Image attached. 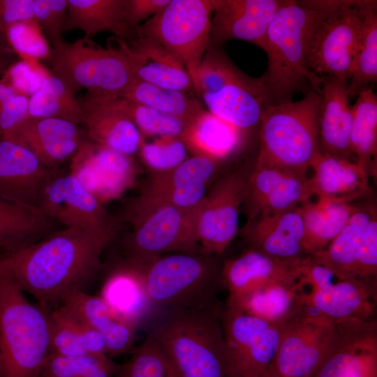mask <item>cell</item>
<instances>
[{"mask_svg": "<svg viewBox=\"0 0 377 377\" xmlns=\"http://www.w3.org/2000/svg\"><path fill=\"white\" fill-rule=\"evenodd\" d=\"M259 377H282V376L278 372L272 362Z\"/></svg>", "mask_w": 377, "mask_h": 377, "instance_id": "56", "label": "cell"}, {"mask_svg": "<svg viewBox=\"0 0 377 377\" xmlns=\"http://www.w3.org/2000/svg\"><path fill=\"white\" fill-rule=\"evenodd\" d=\"M0 47H11L6 36L0 32Z\"/></svg>", "mask_w": 377, "mask_h": 377, "instance_id": "57", "label": "cell"}, {"mask_svg": "<svg viewBox=\"0 0 377 377\" xmlns=\"http://www.w3.org/2000/svg\"><path fill=\"white\" fill-rule=\"evenodd\" d=\"M375 212L374 204L356 206L346 224L329 245L310 256L341 277H357L356 265L363 234Z\"/></svg>", "mask_w": 377, "mask_h": 377, "instance_id": "34", "label": "cell"}, {"mask_svg": "<svg viewBox=\"0 0 377 377\" xmlns=\"http://www.w3.org/2000/svg\"><path fill=\"white\" fill-rule=\"evenodd\" d=\"M322 93L310 88L297 101L267 105L259 124L257 161L306 175L320 153Z\"/></svg>", "mask_w": 377, "mask_h": 377, "instance_id": "5", "label": "cell"}, {"mask_svg": "<svg viewBox=\"0 0 377 377\" xmlns=\"http://www.w3.org/2000/svg\"><path fill=\"white\" fill-rule=\"evenodd\" d=\"M3 81L11 86L18 94L29 98L40 87L45 76L34 73L30 62L27 61L12 64L4 72Z\"/></svg>", "mask_w": 377, "mask_h": 377, "instance_id": "50", "label": "cell"}, {"mask_svg": "<svg viewBox=\"0 0 377 377\" xmlns=\"http://www.w3.org/2000/svg\"><path fill=\"white\" fill-rule=\"evenodd\" d=\"M240 235L253 249L270 257L296 262L306 256L303 246L304 224L299 207L246 221Z\"/></svg>", "mask_w": 377, "mask_h": 377, "instance_id": "21", "label": "cell"}, {"mask_svg": "<svg viewBox=\"0 0 377 377\" xmlns=\"http://www.w3.org/2000/svg\"><path fill=\"white\" fill-rule=\"evenodd\" d=\"M117 101L121 109L135 125L142 137L181 138L184 131L185 124L177 118L124 98L118 97Z\"/></svg>", "mask_w": 377, "mask_h": 377, "instance_id": "44", "label": "cell"}, {"mask_svg": "<svg viewBox=\"0 0 377 377\" xmlns=\"http://www.w3.org/2000/svg\"><path fill=\"white\" fill-rule=\"evenodd\" d=\"M352 106L350 149L355 162L369 176L377 171V96L374 87L362 91Z\"/></svg>", "mask_w": 377, "mask_h": 377, "instance_id": "37", "label": "cell"}, {"mask_svg": "<svg viewBox=\"0 0 377 377\" xmlns=\"http://www.w3.org/2000/svg\"><path fill=\"white\" fill-rule=\"evenodd\" d=\"M84 137L74 123L28 117L0 138L23 146L47 168L57 169L73 157Z\"/></svg>", "mask_w": 377, "mask_h": 377, "instance_id": "20", "label": "cell"}, {"mask_svg": "<svg viewBox=\"0 0 377 377\" xmlns=\"http://www.w3.org/2000/svg\"><path fill=\"white\" fill-rule=\"evenodd\" d=\"M50 353L48 311L28 300L0 260V377H38Z\"/></svg>", "mask_w": 377, "mask_h": 377, "instance_id": "3", "label": "cell"}, {"mask_svg": "<svg viewBox=\"0 0 377 377\" xmlns=\"http://www.w3.org/2000/svg\"><path fill=\"white\" fill-rule=\"evenodd\" d=\"M0 73H4V71H3L2 69H1V68H0Z\"/></svg>", "mask_w": 377, "mask_h": 377, "instance_id": "58", "label": "cell"}, {"mask_svg": "<svg viewBox=\"0 0 377 377\" xmlns=\"http://www.w3.org/2000/svg\"><path fill=\"white\" fill-rule=\"evenodd\" d=\"M118 97L87 92L79 98L85 137L90 141L133 156L144 140L138 128L121 109Z\"/></svg>", "mask_w": 377, "mask_h": 377, "instance_id": "19", "label": "cell"}, {"mask_svg": "<svg viewBox=\"0 0 377 377\" xmlns=\"http://www.w3.org/2000/svg\"><path fill=\"white\" fill-rule=\"evenodd\" d=\"M223 162L191 156L175 168L156 174L147 188H165L193 185H206L216 175Z\"/></svg>", "mask_w": 377, "mask_h": 377, "instance_id": "43", "label": "cell"}, {"mask_svg": "<svg viewBox=\"0 0 377 377\" xmlns=\"http://www.w3.org/2000/svg\"><path fill=\"white\" fill-rule=\"evenodd\" d=\"M313 195L307 175L256 161L247 179L243 202L246 221L259 216L295 209Z\"/></svg>", "mask_w": 377, "mask_h": 377, "instance_id": "17", "label": "cell"}, {"mask_svg": "<svg viewBox=\"0 0 377 377\" xmlns=\"http://www.w3.org/2000/svg\"><path fill=\"white\" fill-rule=\"evenodd\" d=\"M17 94L18 93L11 86L0 80V110L10 98Z\"/></svg>", "mask_w": 377, "mask_h": 377, "instance_id": "54", "label": "cell"}, {"mask_svg": "<svg viewBox=\"0 0 377 377\" xmlns=\"http://www.w3.org/2000/svg\"><path fill=\"white\" fill-rule=\"evenodd\" d=\"M170 0H125L123 22L134 32L139 23L161 11Z\"/></svg>", "mask_w": 377, "mask_h": 377, "instance_id": "51", "label": "cell"}, {"mask_svg": "<svg viewBox=\"0 0 377 377\" xmlns=\"http://www.w3.org/2000/svg\"><path fill=\"white\" fill-rule=\"evenodd\" d=\"M356 206L348 202L310 200L299 206L304 224L303 250L311 256L325 249L340 232Z\"/></svg>", "mask_w": 377, "mask_h": 377, "instance_id": "36", "label": "cell"}, {"mask_svg": "<svg viewBox=\"0 0 377 377\" xmlns=\"http://www.w3.org/2000/svg\"><path fill=\"white\" fill-rule=\"evenodd\" d=\"M334 322L299 314L282 325L272 362L282 377H313L333 336Z\"/></svg>", "mask_w": 377, "mask_h": 377, "instance_id": "15", "label": "cell"}, {"mask_svg": "<svg viewBox=\"0 0 377 377\" xmlns=\"http://www.w3.org/2000/svg\"><path fill=\"white\" fill-rule=\"evenodd\" d=\"M244 132L205 110L181 136L188 152L224 162L241 148Z\"/></svg>", "mask_w": 377, "mask_h": 377, "instance_id": "31", "label": "cell"}, {"mask_svg": "<svg viewBox=\"0 0 377 377\" xmlns=\"http://www.w3.org/2000/svg\"><path fill=\"white\" fill-rule=\"evenodd\" d=\"M61 304L66 306L103 336L110 357L122 355L131 348L137 327L115 316L99 296L80 292Z\"/></svg>", "mask_w": 377, "mask_h": 377, "instance_id": "33", "label": "cell"}, {"mask_svg": "<svg viewBox=\"0 0 377 377\" xmlns=\"http://www.w3.org/2000/svg\"><path fill=\"white\" fill-rule=\"evenodd\" d=\"M198 209L184 212L143 191L128 205L125 212V217L133 226L126 244L127 260L143 264L169 253H200Z\"/></svg>", "mask_w": 377, "mask_h": 377, "instance_id": "10", "label": "cell"}, {"mask_svg": "<svg viewBox=\"0 0 377 377\" xmlns=\"http://www.w3.org/2000/svg\"><path fill=\"white\" fill-rule=\"evenodd\" d=\"M214 7V0H170L161 11L136 28L138 34L156 40L179 59L198 97V75L210 43Z\"/></svg>", "mask_w": 377, "mask_h": 377, "instance_id": "11", "label": "cell"}, {"mask_svg": "<svg viewBox=\"0 0 377 377\" xmlns=\"http://www.w3.org/2000/svg\"><path fill=\"white\" fill-rule=\"evenodd\" d=\"M68 10L63 31L78 29L91 40L98 33L109 32L128 38L130 31L123 22L125 0H67Z\"/></svg>", "mask_w": 377, "mask_h": 377, "instance_id": "35", "label": "cell"}, {"mask_svg": "<svg viewBox=\"0 0 377 377\" xmlns=\"http://www.w3.org/2000/svg\"><path fill=\"white\" fill-rule=\"evenodd\" d=\"M35 21L52 46L64 40L62 31L66 19L67 0H32Z\"/></svg>", "mask_w": 377, "mask_h": 377, "instance_id": "47", "label": "cell"}, {"mask_svg": "<svg viewBox=\"0 0 377 377\" xmlns=\"http://www.w3.org/2000/svg\"><path fill=\"white\" fill-rule=\"evenodd\" d=\"M377 81V6L369 12L355 54L347 84L349 99L374 87Z\"/></svg>", "mask_w": 377, "mask_h": 377, "instance_id": "40", "label": "cell"}, {"mask_svg": "<svg viewBox=\"0 0 377 377\" xmlns=\"http://www.w3.org/2000/svg\"><path fill=\"white\" fill-rule=\"evenodd\" d=\"M29 97L17 94L10 98L0 110V137L29 117Z\"/></svg>", "mask_w": 377, "mask_h": 377, "instance_id": "53", "label": "cell"}, {"mask_svg": "<svg viewBox=\"0 0 377 377\" xmlns=\"http://www.w3.org/2000/svg\"><path fill=\"white\" fill-rule=\"evenodd\" d=\"M31 151L0 138V195L38 207L42 191L52 171Z\"/></svg>", "mask_w": 377, "mask_h": 377, "instance_id": "24", "label": "cell"}, {"mask_svg": "<svg viewBox=\"0 0 377 377\" xmlns=\"http://www.w3.org/2000/svg\"><path fill=\"white\" fill-rule=\"evenodd\" d=\"M14 52L11 47H0V68L4 72L10 66Z\"/></svg>", "mask_w": 377, "mask_h": 377, "instance_id": "55", "label": "cell"}, {"mask_svg": "<svg viewBox=\"0 0 377 377\" xmlns=\"http://www.w3.org/2000/svg\"><path fill=\"white\" fill-rule=\"evenodd\" d=\"M118 364L108 355L64 356L50 353L38 377H113Z\"/></svg>", "mask_w": 377, "mask_h": 377, "instance_id": "41", "label": "cell"}, {"mask_svg": "<svg viewBox=\"0 0 377 377\" xmlns=\"http://www.w3.org/2000/svg\"><path fill=\"white\" fill-rule=\"evenodd\" d=\"M54 226L39 207L0 195V258L45 237Z\"/></svg>", "mask_w": 377, "mask_h": 377, "instance_id": "29", "label": "cell"}, {"mask_svg": "<svg viewBox=\"0 0 377 377\" xmlns=\"http://www.w3.org/2000/svg\"><path fill=\"white\" fill-rule=\"evenodd\" d=\"M355 274L360 278H376L377 275V214L375 212L364 230Z\"/></svg>", "mask_w": 377, "mask_h": 377, "instance_id": "49", "label": "cell"}, {"mask_svg": "<svg viewBox=\"0 0 377 377\" xmlns=\"http://www.w3.org/2000/svg\"><path fill=\"white\" fill-rule=\"evenodd\" d=\"M286 0H214L210 43L242 40L263 50L269 25Z\"/></svg>", "mask_w": 377, "mask_h": 377, "instance_id": "18", "label": "cell"}, {"mask_svg": "<svg viewBox=\"0 0 377 377\" xmlns=\"http://www.w3.org/2000/svg\"><path fill=\"white\" fill-rule=\"evenodd\" d=\"M206 185H193L165 188H145L150 196L184 212L198 210L207 195Z\"/></svg>", "mask_w": 377, "mask_h": 377, "instance_id": "48", "label": "cell"}, {"mask_svg": "<svg viewBox=\"0 0 377 377\" xmlns=\"http://www.w3.org/2000/svg\"><path fill=\"white\" fill-rule=\"evenodd\" d=\"M71 160L69 172L103 204L119 198L132 186L138 172L133 156L97 145L85 136Z\"/></svg>", "mask_w": 377, "mask_h": 377, "instance_id": "16", "label": "cell"}, {"mask_svg": "<svg viewBox=\"0 0 377 377\" xmlns=\"http://www.w3.org/2000/svg\"><path fill=\"white\" fill-rule=\"evenodd\" d=\"M99 297L115 316L135 327L151 304L140 268L128 260L109 274Z\"/></svg>", "mask_w": 377, "mask_h": 377, "instance_id": "30", "label": "cell"}, {"mask_svg": "<svg viewBox=\"0 0 377 377\" xmlns=\"http://www.w3.org/2000/svg\"><path fill=\"white\" fill-rule=\"evenodd\" d=\"M376 278L339 277L318 289L304 290V302L333 322L374 317Z\"/></svg>", "mask_w": 377, "mask_h": 377, "instance_id": "22", "label": "cell"}, {"mask_svg": "<svg viewBox=\"0 0 377 377\" xmlns=\"http://www.w3.org/2000/svg\"><path fill=\"white\" fill-rule=\"evenodd\" d=\"M315 17L308 64L315 74L348 82L357 47L374 0H311Z\"/></svg>", "mask_w": 377, "mask_h": 377, "instance_id": "8", "label": "cell"}, {"mask_svg": "<svg viewBox=\"0 0 377 377\" xmlns=\"http://www.w3.org/2000/svg\"><path fill=\"white\" fill-rule=\"evenodd\" d=\"M302 260L284 261L251 249L237 258L227 260L221 266V276L228 297H237L272 283L298 281Z\"/></svg>", "mask_w": 377, "mask_h": 377, "instance_id": "25", "label": "cell"}, {"mask_svg": "<svg viewBox=\"0 0 377 377\" xmlns=\"http://www.w3.org/2000/svg\"><path fill=\"white\" fill-rule=\"evenodd\" d=\"M120 39L129 56L134 78L158 87L195 94L193 81L184 65L161 43L140 35L136 29L131 37Z\"/></svg>", "mask_w": 377, "mask_h": 377, "instance_id": "23", "label": "cell"}, {"mask_svg": "<svg viewBox=\"0 0 377 377\" xmlns=\"http://www.w3.org/2000/svg\"><path fill=\"white\" fill-rule=\"evenodd\" d=\"M108 245L89 230L65 227L0 260L21 290L50 311L73 295L87 292Z\"/></svg>", "mask_w": 377, "mask_h": 377, "instance_id": "1", "label": "cell"}, {"mask_svg": "<svg viewBox=\"0 0 377 377\" xmlns=\"http://www.w3.org/2000/svg\"><path fill=\"white\" fill-rule=\"evenodd\" d=\"M221 320L230 377H259L274 359L283 325L227 306Z\"/></svg>", "mask_w": 377, "mask_h": 377, "instance_id": "13", "label": "cell"}, {"mask_svg": "<svg viewBox=\"0 0 377 377\" xmlns=\"http://www.w3.org/2000/svg\"><path fill=\"white\" fill-rule=\"evenodd\" d=\"M135 265L142 271L151 304L171 311L218 308L224 285L222 265L213 256L172 253Z\"/></svg>", "mask_w": 377, "mask_h": 377, "instance_id": "6", "label": "cell"}, {"mask_svg": "<svg viewBox=\"0 0 377 377\" xmlns=\"http://www.w3.org/2000/svg\"><path fill=\"white\" fill-rule=\"evenodd\" d=\"M35 21L32 0H0V32L4 36L12 25Z\"/></svg>", "mask_w": 377, "mask_h": 377, "instance_id": "52", "label": "cell"}, {"mask_svg": "<svg viewBox=\"0 0 377 377\" xmlns=\"http://www.w3.org/2000/svg\"><path fill=\"white\" fill-rule=\"evenodd\" d=\"M185 144L179 137H158L152 142L141 144L139 155L143 163L156 174L168 172L185 161L188 156Z\"/></svg>", "mask_w": 377, "mask_h": 377, "instance_id": "45", "label": "cell"}, {"mask_svg": "<svg viewBox=\"0 0 377 377\" xmlns=\"http://www.w3.org/2000/svg\"><path fill=\"white\" fill-rule=\"evenodd\" d=\"M48 317L50 353L72 357L108 355L103 336L64 304L48 311Z\"/></svg>", "mask_w": 377, "mask_h": 377, "instance_id": "32", "label": "cell"}, {"mask_svg": "<svg viewBox=\"0 0 377 377\" xmlns=\"http://www.w3.org/2000/svg\"><path fill=\"white\" fill-rule=\"evenodd\" d=\"M38 207L65 227L89 230L108 244L117 232L114 217L69 171L58 168L52 171L42 191Z\"/></svg>", "mask_w": 377, "mask_h": 377, "instance_id": "12", "label": "cell"}, {"mask_svg": "<svg viewBox=\"0 0 377 377\" xmlns=\"http://www.w3.org/2000/svg\"><path fill=\"white\" fill-rule=\"evenodd\" d=\"M321 77L320 152L350 160V135L353 112L347 92L348 82L331 75Z\"/></svg>", "mask_w": 377, "mask_h": 377, "instance_id": "26", "label": "cell"}, {"mask_svg": "<svg viewBox=\"0 0 377 377\" xmlns=\"http://www.w3.org/2000/svg\"><path fill=\"white\" fill-rule=\"evenodd\" d=\"M198 90L212 114L244 132L259 127L267 105L262 82L239 69L221 45L208 46L198 71Z\"/></svg>", "mask_w": 377, "mask_h": 377, "instance_id": "7", "label": "cell"}, {"mask_svg": "<svg viewBox=\"0 0 377 377\" xmlns=\"http://www.w3.org/2000/svg\"><path fill=\"white\" fill-rule=\"evenodd\" d=\"M150 335L179 377H230L219 308L172 310Z\"/></svg>", "mask_w": 377, "mask_h": 377, "instance_id": "4", "label": "cell"}, {"mask_svg": "<svg viewBox=\"0 0 377 377\" xmlns=\"http://www.w3.org/2000/svg\"><path fill=\"white\" fill-rule=\"evenodd\" d=\"M310 168L313 195L319 200L350 203L371 193L369 175L355 161L320 152Z\"/></svg>", "mask_w": 377, "mask_h": 377, "instance_id": "27", "label": "cell"}, {"mask_svg": "<svg viewBox=\"0 0 377 377\" xmlns=\"http://www.w3.org/2000/svg\"><path fill=\"white\" fill-rule=\"evenodd\" d=\"M113 377H179L169 358L149 334Z\"/></svg>", "mask_w": 377, "mask_h": 377, "instance_id": "42", "label": "cell"}, {"mask_svg": "<svg viewBox=\"0 0 377 377\" xmlns=\"http://www.w3.org/2000/svg\"><path fill=\"white\" fill-rule=\"evenodd\" d=\"M314 17L311 0H286L272 18L263 50L267 67L259 77L267 105L293 101L294 95L310 88L322 93V77L308 64Z\"/></svg>", "mask_w": 377, "mask_h": 377, "instance_id": "2", "label": "cell"}, {"mask_svg": "<svg viewBox=\"0 0 377 377\" xmlns=\"http://www.w3.org/2000/svg\"><path fill=\"white\" fill-rule=\"evenodd\" d=\"M303 304L304 291L298 281L272 283L228 297L226 306L269 323L282 325L300 314Z\"/></svg>", "mask_w": 377, "mask_h": 377, "instance_id": "28", "label": "cell"}, {"mask_svg": "<svg viewBox=\"0 0 377 377\" xmlns=\"http://www.w3.org/2000/svg\"><path fill=\"white\" fill-rule=\"evenodd\" d=\"M116 47H103L85 38L74 42L64 39L52 46L46 59L50 73L75 94L87 92L121 97L134 79L132 64L120 38Z\"/></svg>", "mask_w": 377, "mask_h": 377, "instance_id": "9", "label": "cell"}, {"mask_svg": "<svg viewBox=\"0 0 377 377\" xmlns=\"http://www.w3.org/2000/svg\"><path fill=\"white\" fill-rule=\"evenodd\" d=\"M40 29L36 21L20 22L10 27L5 36L13 50L27 59V61L46 59L51 49Z\"/></svg>", "mask_w": 377, "mask_h": 377, "instance_id": "46", "label": "cell"}, {"mask_svg": "<svg viewBox=\"0 0 377 377\" xmlns=\"http://www.w3.org/2000/svg\"><path fill=\"white\" fill-rule=\"evenodd\" d=\"M28 115L34 118H55L77 125L82 124L79 98L57 77L48 73L39 88L29 98Z\"/></svg>", "mask_w": 377, "mask_h": 377, "instance_id": "39", "label": "cell"}, {"mask_svg": "<svg viewBox=\"0 0 377 377\" xmlns=\"http://www.w3.org/2000/svg\"><path fill=\"white\" fill-rule=\"evenodd\" d=\"M121 97L177 118L186 126L205 110L193 92L164 88L135 78Z\"/></svg>", "mask_w": 377, "mask_h": 377, "instance_id": "38", "label": "cell"}, {"mask_svg": "<svg viewBox=\"0 0 377 377\" xmlns=\"http://www.w3.org/2000/svg\"><path fill=\"white\" fill-rule=\"evenodd\" d=\"M248 177L239 170L228 172L207 193L197 216L200 253L221 255L238 233L239 209Z\"/></svg>", "mask_w": 377, "mask_h": 377, "instance_id": "14", "label": "cell"}]
</instances>
